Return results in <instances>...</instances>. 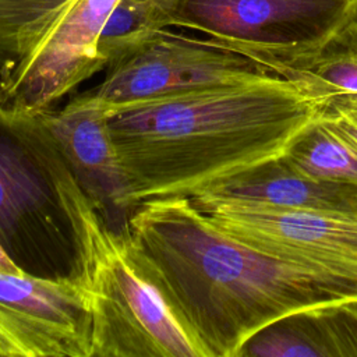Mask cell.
<instances>
[{
    "instance_id": "1",
    "label": "cell",
    "mask_w": 357,
    "mask_h": 357,
    "mask_svg": "<svg viewBox=\"0 0 357 357\" xmlns=\"http://www.w3.org/2000/svg\"><path fill=\"white\" fill-rule=\"evenodd\" d=\"M130 257L199 357H237L275 319L357 298V266L290 258L220 230L190 198L135 206L124 226Z\"/></svg>"
},
{
    "instance_id": "2",
    "label": "cell",
    "mask_w": 357,
    "mask_h": 357,
    "mask_svg": "<svg viewBox=\"0 0 357 357\" xmlns=\"http://www.w3.org/2000/svg\"><path fill=\"white\" fill-rule=\"evenodd\" d=\"M321 113L314 96L280 75L109 110L126 215L152 199L195 197L282 153Z\"/></svg>"
},
{
    "instance_id": "3",
    "label": "cell",
    "mask_w": 357,
    "mask_h": 357,
    "mask_svg": "<svg viewBox=\"0 0 357 357\" xmlns=\"http://www.w3.org/2000/svg\"><path fill=\"white\" fill-rule=\"evenodd\" d=\"M47 155L77 237L78 280L92 312V357H199L134 265L123 229L88 198L50 132Z\"/></svg>"
},
{
    "instance_id": "4",
    "label": "cell",
    "mask_w": 357,
    "mask_h": 357,
    "mask_svg": "<svg viewBox=\"0 0 357 357\" xmlns=\"http://www.w3.org/2000/svg\"><path fill=\"white\" fill-rule=\"evenodd\" d=\"M47 142L38 114L0 106V245L24 273L78 280L77 237L50 169Z\"/></svg>"
},
{
    "instance_id": "5",
    "label": "cell",
    "mask_w": 357,
    "mask_h": 357,
    "mask_svg": "<svg viewBox=\"0 0 357 357\" xmlns=\"http://www.w3.org/2000/svg\"><path fill=\"white\" fill-rule=\"evenodd\" d=\"M169 26L202 32L283 77L357 20V0H159Z\"/></svg>"
},
{
    "instance_id": "6",
    "label": "cell",
    "mask_w": 357,
    "mask_h": 357,
    "mask_svg": "<svg viewBox=\"0 0 357 357\" xmlns=\"http://www.w3.org/2000/svg\"><path fill=\"white\" fill-rule=\"evenodd\" d=\"M273 75L279 74L208 38L188 36L163 28L107 66L105 78L75 98L109 112Z\"/></svg>"
},
{
    "instance_id": "7",
    "label": "cell",
    "mask_w": 357,
    "mask_h": 357,
    "mask_svg": "<svg viewBox=\"0 0 357 357\" xmlns=\"http://www.w3.org/2000/svg\"><path fill=\"white\" fill-rule=\"evenodd\" d=\"M0 356L92 357V312L84 286L0 272Z\"/></svg>"
},
{
    "instance_id": "8",
    "label": "cell",
    "mask_w": 357,
    "mask_h": 357,
    "mask_svg": "<svg viewBox=\"0 0 357 357\" xmlns=\"http://www.w3.org/2000/svg\"><path fill=\"white\" fill-rule=\"evenodd\" d=\"M117 0H71L29 57L0 79V106L36 116L105 70L98 54L100 31Z\"/></svg>"
},
{
    "instance_id": "9",
    "label": "cell",
    "mask_w": 357,
    "mask_h": 357,
    "mask_svg": "<svg viewBox=\"0 0 357 357\" xmlns=\"http://www.w3.org/2000/svg\"><path fill=\"white\" fill-rule=\"evenodd\" d=\"M190 201L220 230L262 251L357 266V218L205 197Z\"/></svg>"
},
{
    "instance_id": "10",
    "label": "cell",
    "mask_w": 357,
    "mask_h": 357,
    "mask_svg": "<svg viewBox=\"0 0 357 357\" xmlns=\"http://www.w3.org/2000/svg\"><path fill=\"white\" fill-rule=\"evenodd\" d=\"M38 116L88 198L113 226L123 229L128 218L123 209L124 183L107 112L74 96L60 110Z\"/></svg>"
},
{
    "instance_id": "11",
    "label": "cell",
    "mask_w": 357,
    "mask_h": 357,
    "mask_svg": "<svg viewBox=\"0 0 357 357\" xmlns=\"http://www.w3.org/2000/svg\"><path fill=\"white\" fill-rule=\"evenodd\" d=\"M195 197L357 218V184L308 177L283 160L280 153L225 178Z\"/></svg>"
},
{
    "instance_id": "12",
    "label": "cell",
    "mask_w": 357,
    "mask_h": 357,
    "mask_svg": "<svg viewBox=\"0 0 357 357\" xmlns=\"http://www.w3.org/2000/svg\"><path fill=\"white\" fill-rule=\"evenodd\" d=\"M237 357H357V310L343 301L286 314L248 337Z\"/></svg>"
},
{
    "instance_id": "13",
    "label": "cell",
    "mask_w": 357,
    "mask_h": 357,
    "mask_svg": "<svg viewBox=\"0 0 357 357\" xmlns=\"http://www.w3.org/2000/svg\"><path fill=\"white\" fill-rule=\"evenodd\" d=\"M322 106H357V20L331 39L314 57L283 74Z\"/></svg>"
},
{
    "instance_id": "14",
    "label": "cell",
    "mask_w": 357,
    "mask_h": 357,
    "mask_svg": "<svg viewBox=\"0 0 357 357\" xmlns=\"http://www.w3.org/2000/svg\"><path fill=\"white\" fill-rule=\"evenodd\" d=\"M280 156L308 177L357 184V148L321 114L287 142Z\"/></svg>"
},
{
    "instance_id": "15",
    "label": "cell",
    "mask_w": 357,
    "mask_h": 357,
    "mask_svg": "<svg viewBox=\"0 0 357 357\" xmlns=\"http://www.w3.org/2000/svg\"><path fill=\"white\" fill-rule=\"evenodd\" d=\"M71 0H0V79L36 49Z\"/></svg>"
},
{
    "instance_id": "16",
    "label": "cell",
    "mask_w": 357,
    "mask_h": 357,
    "mask_svg": "<svg viewBox=\"0 0 357 357\" xmlns=\"http://www.w3.org/2000/svg\"><path fill=\"white\" fill-rule=\"evenodd\" d=\"M163 28L170 26L159 0H117L98 39L105 70Z\"/></svg>"
},
{
    "instance_id": "17",
    "label": "cell",
    "mask_w": 357,
    "mask_h": 357,
    "mask_svg": "<svg viewBox=\"0 0 357 357\" xmlns=\"http://www.w3.org/2000/svg\"><path fill=\"white\" fill-rule=\"evenodd\" d=\"M321 119L357 148V106H329L321 113Z\"/></svg>"
},
{
    "instance_id": "18",
    "label": "cell",
    "mask_w": 357,
    "mask_h": 357,
    "mask_svg": "<svg viewBox=\"0 0 357 357\" xmlns=\"http://www.w3.org/2000/svg\"><path fill=\"white\" fill-rule=\"evenodd\" d=\"M0 272H11V273H24L4 252L0 245Z\"/></svg>"
},
{
    "instance_id": "19",
    "label": "cell",
    "mask_w": 357,
    "mask_h": 357,
    "mask_svg": "<svg viewBox=\"0 0 357 357\" xmlns=\"http://www.w3.org/2000/svg\"><path fill=\"white\" fill-rule=\"evenodd\" d=\"M350 303H351V305H353V307L357 310V298H356V300H351Z\"/></svg>"
}]
</instances>
